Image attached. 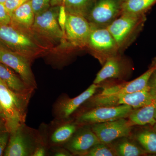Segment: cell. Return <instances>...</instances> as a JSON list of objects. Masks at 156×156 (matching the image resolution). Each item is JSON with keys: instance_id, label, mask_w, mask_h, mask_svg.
I'll return each mask as SVG.
<instances>
[{"instance_id": "ac0fdd59", "label": "cell", "mask_w": 156, "mask_h": 156, "mask_svg": "<svg viewBox=\"0 0 156 156\" xmlns=\"http://www.w3.org/2000/svg\"><path fill=\"white\" fill-rule=\"evenodd\" d=\"M156 98L150 104L140 108L133 109L128 118L132 126H154L156 124L154 114Z\"/></svg>"}, {"instance_id": "6da1fadb", "label": "cell", "mask_w": 156, "mask_h": 156, "mask_svg": "<svg viewBox=\"0 0 156 156\" xmlns=\"http://www.w3.org/2000/svg\"><path fill=\"white\" fill-rule=\"evenodd\" d=\"M29 96L15 93L0 79V105L9 133L14 132L23 123Z\"/></svg>"}, {"instance_id": "30bf717a", "label": "cell", "mask_w": 156, "mask_h": 156, "mask_svg": "<svg viewBox=\"0 0 156 156\" xmlns=\"http://www.w3.org/2000/svg\"><path fill=\"white\" fill-rule=\"evenodd\" d=\"M92 25L83 16L67 13L65 36L73 45L84 46L88 44Z\"/></svg>"}, {"instance_id": "d6986e66", "label": "cell", "mask_w": 156, "mask_h": 156, "mask_svg": "<svg viewBox=\"0 0 156 156\" xmlns=\"http://www.w3.org/2000/svg\"><path fill=\"white\" fill-rule=\"evenodd\" d=\"M11 17V23H13L16 27L23 29H31L34 21L35 15L30 1L16 9L12 13Z\"/></svg>"}, {"instance_id": "4316f807", "label": "cell", "mask_w": 156, "mask_h": 156, "mask_svg": "<svg viewBox=\"0 0 156 156\" xmlns=\"http://www.w3.org/2000/svg\"><path fill=\"white\" fill-rule=\"evenodd\" d=\"M29 0H6L4 5L11 16L17 8Z\"/></svg>"}, {"instance_id": "cb8c5ba5", "label": "cell", "mask_w": 156, "mask_h": 156, "mask_svg": "<svg viewBox=\"0 0 156 156\" xmlns=\"http://www.w3.org/2000/svg\"><path fill=\"white\" fill-rule=\"evenodd\" d=\"M77 126L76 123H69L56 128L50 137L52 144L59 145L65 144L77 130Z\"/></svg>"}, {"instance_id": "8d00e7d4", "label": "cell", "mask_w": 156, "mask_h": 156, "mask_svg": "<svg viewBox=\"0 0 156 156\" xmlns=\"http://www.w3.org/2000/svg\"><path fill=\"white\" fill-rule=\"evenodd\" d=\"M6 0H0V3L1 4H4L5 2H6Z\"/></svg>"}, {"instance_id": "1f68e13d", "label": "cell", "mask_w": 156, "mask_h": 156, "mask_svg": "<svg viewBox=\"0 0 156 156\" xmlns=\"http://www.w3.org/2000/svg\"><path fill=\"white\" fill-rule=\"evenodd\" d=\"M46 151L45 147L41 146L36 148L32 155L33 156H44L46 155Z\"/></svg>"}, {"instance_id": "ffe728a7", "label": "cell", "mask_w": 156, "mask_h": 156, "mask_svg": "<svg viewBox=\"0 0 156 156\" xmlns=\"http://www.w3.org/2000/svg\"><path fill=\"white\" fill-rule=\"evenodd\" d=\"M134 137L147 153L156 154V124L141 128L136 132Z\"/></svg>"}, {"instance_id": "f546056e", "label": "cell", "mask_w": 156, "mask_h": 156, "mask_svg": "<svg viewBox=\"0 0 156 156\" xmlns=\"http://www.w3.org/2000/svg\"><path fill=\"white\" fill-rule=\"evenodd\" d=\"M9 133L8 131L0 132V156L2 155L8 145Z\"/></svg>"}, {"instance_id": "8fae6325", "label": "cell", "mask_w": 156, "mask_h": 156, "mask_svg": "<svg viewBox=\"0 0 156 156\" xmlns=\"http://www.w3.org/2000/svg\"><path fill=\"white\" fill-rule=\"evenodd\" d=\"M11 136L4 152L5 156H32L35 147L32 140L24 131L22 125L11 133Z\"/></svg>"}, {"instance_id": "52a82bcc", "label": "cell", "mask_w": 156, "mask_h": 156, "mask_svg": "<svg viewBox=\"0 0 156 156\" xmlns=\"http://www.w3.org/2000/svg\"><path fill=\"white\" fill-rule=\"evenodd\" d=\"M124 0H96L88 15L92 25L106 27L122 12Z\"/></svg>"}, {"instance_id": "e575fe53", "label": "cell", "mask_w": 156, "mask_h": 156, "mask_svg": "<svg viewBox=\"0 0 156 156\" xmlns=\"http://www.w3.org/2000/svg\"><path fill=\"white\" fill-rule=\"evenodd\" d=\"M155 66H156V57L154 58V60H153L152 62L151 65L150 67Z\"/></svg>"}, {"instance_id": "ab89813d", "label": "cell", "mask_w": 156, "mask_h": 156, "mask_svg": "<svg viewBox=\"0 0 156 156\" xmlns=\"http://www.w3.org/2000/svg\"><path fill=\"white\" fill-rule=\"evenodd\" d=\"M0 116H2V115H0ZM3 117V116H2ZM3 118H4V117H3ZM0 124H1V120H0Z\"/></svg>"}, {"instance_id": "9a60e30c", "label": "cell", "mask_w": 156, "mask_h": 156, "mask_svg": "<svg viewBox=\"0 0 156 156\" xmlns=\"http://www.w3.org/2000/svg\"><path fill=\"white\" fill-rule=\"evenodd\" d=\"M88 44L98 53H110L118 48L114 39L106 27H97L92 25Z\"/></svg>"}, {"instance_id": "603a6c76", "label": "cell", "mask_w": 156, "mask_h": 156, "mask_svg": "<svg viewBox=\"0 0 156 156\" xmlns=\"http://www.w3.org/2000/svg\"><path fill=\"white\" fill-rule=\"evenodd\" d=\"M156 2V0H124L121 14H144Z\"/></svg>"}, {"instance_id": "3957f363", "label": "cell", "mask_w": 156, "mask_h": 156, "mask_svg": "<svg viewBox=\"0 0 156 156\" xmlns=\"http://www.w3.org/2000/svg\"><path fill=\"white\" fill-rule=\"evenodd\" d=\"M0 44L28 58L40 51L38 45L30 36L11 24L0 25Z\"/></svg>"}, {"instance_id": "9c48e42d", "label": "cell", "mask_w": 156, "mask_h": 156, "mask_svg": "<svg viewBox=\"0 0 156 156\" xmlns=\"http://www.w3.org/2000/svg\"><path fill=\"white\" fill-rule=\"evenodd\" d=\"M0 62L11 68L28 87L36 88L28 58L4 48H0Z\"/></svg>"}, {"instance_id": "2e32d148", "label": "cell", "mask_w": 156, "mask_h": 156, "mask_svg": "<svg viewBox=\"0 0 156 156\" xmlns=\"http://www.w3.org/2000/svg\"><path fill=\"white\" fill-rule=\"evenodd\" d=\"M125 70L124 65L119 58L115 56H109L98 73L93 83L98 85L108 79L121 78L124 75Z\"/></svg>"}, {"instance_id": "7a4b0ae2", "label": "cell", "mask_w": 156, "mask_h": 156, "mask_svg": "<svg viewBox=\"0 0 156 156\" xmlns=\"http://www.w3.org/2000/svg\"><path fill=\"white\" fill-rule=\"evenodd\" d=\"M156 98V92L148 87L137 92L111 95H93L87 101L88 106H116L127 105L133 109L140 108L151 103Z\"/></svg>"}, {"instance_id": "4dcf8cb0", "label": "cell", "mask_w": 156, "mask_h": 156, "mask_svg": "<svg viewBox=\"0 0 156 156\" xmlns=\"http://www.w3.org/2000/svg\"><path fill=\"white\" fill-rule=\"evenodd\" d=\"M147 86L156 92V67L149 79Z\"/></svg>"}, {"instance_id": "484cf974", "label": "cell", "mask_w": 156, "mask_h": 156, "mask_svg": "<svg viewBox=\"0 0 156 156\" xmlns=\"http://www.w3.org/2000/svg\"><path fill=\"white\" fill-rule=\"evenodd\" d=\"M31 7L35 16L42 14L50 9V0H29Z\"/></svg>"}, {"instance_id": "277c9868", "label": "cell", "mask_w": 156, "mask_h": 156, "mask_svg": "<svg viewBox=\"0 0 156 156\" xmlns=\"http://www.w3.org/2000/svg\"><path fill=\"white\" fill-rule=\"evenodd\" d=\"M132 110V107L127 105L92 108L79 115L75 123L79 126H86L128 118Z\"/></svg>"}, {"instance_id": "d4e9b609", "label": "cell", "mask_w": 156, "mask_h": 156, "mask_svg": "<svg viewBox=\"0 0 156 156\" xmlns=\"http://www.w3.org/2000/svg\"><path fill=\"white\" fill-rule=\"evenodd\" d=\"M84 156H117L113 145L111 144L99 143L92 147Z\"/></svg>"}, {"instance_id": "f1b7e54d", "label": "cell", "mask_w": 156, "mask_h": 156, "mask_svg": "<svg viewBox=\"0 0 156 156\" xmlns=\"http://www.w3.org/2000/svg\"><path fill=\"white\" fill-rule=\"evenodd\" d=\"M11 15L7 11L4 4L0 3V25L11 24Z\"/></svg>"}, {"instance_id": "7402d4cb", "label": "cell", "mask_w": 156, "mask_h": 156, "mask_svg": "<svg viewBox=\"0 0 156 156\" xmlns=\"http://www.w3.org/2000/svg\"><path fill=\"white\" fill-rule=\"evenodd\" d=\"M96 0H66L64 5L66 12L84 17L88 16Z\"/></svg>"}, {"instance_id": "44dd1931", "label": "cell", "mask_w": 156, "mask_h": 156, "mask_svg": "<svg viewBox=\"0 0 156 156\" xmlns=\"http://www.w3.org/2000/svg\"><path fill=\"white\" fill-rule=\"evenodd\" d=\"M121 140L116 144H113L117 156H140L147 155L137 142L132 141L128 137L121 138Z\"/></svg>"}, {"instance_id": "5bb4252c", "label": "cell", "mask_w": 156, "mask_h": 156, "mask_svg": "<svg viewBox=\"0 0 156 156\" xmlns=\"http://www.w3.org/2000/svg\"><path fill=\"white\" fill-rule=\"evenodd\" d=\"M156 67V66L150 67L149 69L144 73L131 82L105 87L98 94L105 95L125 94L136 92L144 89L147 87L148 81Z\"/></svg>"}, {"instance_id": "f35d334b", "label": "cell", "mask_w": 156, "mask_h": 156, "mask_svg": "<svg viewBox=\"0 0 156 156\" xmlns=\"http://www.w3.org/2000/svg\"><path fill=\"white\" fill-rule=\"evenodd\" d=\"M154 117H155V120L156 121V109L155 112Z\"/></svg>"}, {"instance_id": "4fadbf2b", "label": "cell", "mask_w": 156, "mask_h": 156, "mask_svg": "<svg viewBox=\"0 0 156 156\" xmlns=\"http://www.w3.org/2000/svg\"><path fill=\"white\" fill-rule=\"evenodd\" d=\"M99 86L92 84L80 95L73 98H66L59 101L56 107V116L65 119L69 118L83 104L95 94Z\"/></svg>"}, {"instance_id": "e0dca14e", "label": "cell", "mask_w": 156, "mask_h": 156, "mask_svg": "<svg viewBox=\"0 0 156 156\" xmlns=\"http://www.w3.org/2000/svg\"><path fill=\"white\" fill-rule=\"evenodd\" d=\"M0 79L9 89L20 95H30L32 88L28 87L11 70V68L0 62Z\"/></svg>"}, {"instance_id": "7c38bea8", "label": "cell", "mask_w": 156, "mask_h": 156, "mask_svg": "<svg viewBox=\"0 0 156 156\" xmlns=\"http://www.w3.org/2000/svg\"><path fill=\"white\" fill-rule=\"evenodd\" d=\"M100 143L91 128L77 129L69 140L65 148L74 154L84 156L94 145Z\"/></svg>"}, {"instance_id": "83f0119b", "label": "cell", "mask_w": 156, "mask_h": 156, "mask_svg": "<svg viewBox=\"0 0 156 156\" xmlns=\"http://www.w3.org/2000/svg\"><path fill=\"white\" fill-rule=\"evenodd\" d=\"M67 18V12L64 5H62L59 7L58 12V24L61 28L62 33L65 36V27Z\"/></svg>"}, {"instance_id": "836d02e7", "label": "cell", "mask_w": 156, "mask_h": 156, "mask_svg": "<svg viewBox=\"0 0 156 156\" xmlns=\"http://www.w3.org/2000/svg\"><path fill=\"white\" fill-rule=\"evenodd\" d=\"M51 5L55 6L60 5L62 2V0H50Z\"/></svg>"}, {"instance_id": "74e56055", "label": "cell", "mask_w": 156, "mask_h": 156, "mask_svg": "<svg viewBox=\"0 0 156 156\" xmlns=\"http://www.w3.org/2000/svg\"><path fill=\"white\" fill-rule=\"evenodd\" d=\"M62 5H64L65 3L66 2V0H62Z\"/></svg>"}, {"instance_id": "5b68a950", "label": "cell", "mask_w": 156, "mask_h": 156, "mask_svg": "<svg viewBox=\"0 0 156 156\" xmlns=\"http://www.w3.org/2000/svg\"><path fill=\"white\" fill-rule=\"evenodd\" d=\"M59 7L53 6L35 16L31 29L34 33L51 41H58L65 36L58 21Z\"/></svg>"}, {"instance_id": "ba28073f", "label": "cell", "mask_w": 156, "mask_h": 156, "mask_svg": "<svg viewBox=\"0 0 156 156\" xmlns=\"http://www.w3.org/2000/svg\"><path fill=\"white\" fill-rule=\"evenodd\" d=\"M122 15L109 24L106 28L114 39L118 47H121L141 23L144 14L122 13Z\"/></svg>"}, {"instance_id": "d590c367", "label": "cell", "mask_w": 156, "mask_h": 156, "mask_svg": "<svg viewBox=\"0 0 156 156\" xmlns=\"http://www.w3.org/2000/svg\"><path fill=\"white\" fill-rule=\"evenodd\" d=\"M0 115L4 117V115H3V110L2 108V106H1V105H0Z\"/></svg>"}, {"instance_id": "8992f818", "label": "cell", "mask_w": 156, "mask_h": 156, "mask_svg": "<svg viewBox=\"0 0 156 156\" xmlns=\"http://www.w3.org/2000/svg\"><path fill=\"white\" fill-rule=\"evenodd\" d=\"M133 127L128 119L122 118L110 122L93 124L91 125V128L100 142L111 144L116 140L130 136Z\"/></svg>"}, {"instance_id": "d6a6232c", "label": "cell", "mask_w": 156, "mask_h": 156, "mask_svg": "<svg viewBox=\"0 0 156 156\" xmlns=\"http://www.w3.org/2000/svg\"><path fill=\"white\" fill-rule=\"evenodd\" d=\"M71 154L67 151L63 150H59L54 154V156H71Z\"/></svg>"}]
</instances>
